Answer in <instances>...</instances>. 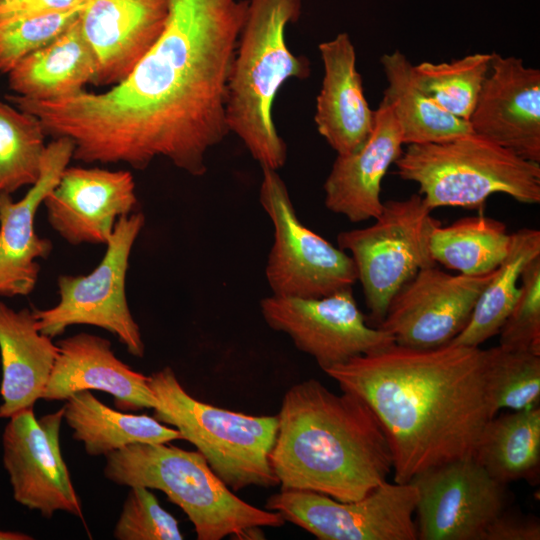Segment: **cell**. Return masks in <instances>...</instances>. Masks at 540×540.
I'll return each instance as SVG.
<instances>
[{
	"mask_svg": "<svg viewBox=\"0 0 540 540\" xmlns=\"http://www.w3.org/2000/svg\"><path fill=\"white\" fill-rule=\"evenodd\" d=\"M540 256V231L522 228L511 234L509 251L481 292L467 326L450 344L479 347L499 333L519 291L523 268Z\"/></svg>",
	"mask_w": 540,
	"mask_h": 540,
	"instance_id": "83f0119b",
	"label": "cell"
},
{
	"mask_svg": "<svg viewBox=\"0 0 540 540\" xmlns=\"http://www.w3.org/2000/svg\"><path fill=\"white\" fill-rule=\"evenodd\" d=\"M31 539H33V537L25 533L0 530V540H31Z\"/></svg>",
	"mask_w": 540,
	"mask_h": 540,
	"instance_id": "74e56055",
	"label": "cell"
},
{
	"mask_svg": "<svg viewBox=\"0 0 540 540\" xmlns=\"http://www.w3.org/2000/svg\"><path fill=\"white\" fill-rule=\"evenodd\" d=\"M80 16V15H79ZM96 59L79 17L55 40L19 62L9 73L16 95L39 101L80 93L96 75Z\"/></svg>",
	"mask_w": 540,
	"mask_h": 540,
	"instance_id": "cb8c5ba5",
	"label": "cell"
},
{
	"mask_svg": "<svg viewBox=\"0 0 540 540\" xmlns=\"http://www.w3.org/2000/svg\"><path fill=\"white\" fill-rule=\"evenodd\" d=\"M468 123L472 132L540 163V70L492 52Z\"/></svg>",
	"mask_w": 540,
	"mask_h": 540,
	"instance_id": "2e32d148",
	"label": "cell"
},
{
	"mask_svg": "<svg viewBox=\"0 0 540 540\" xmlns=\"http://www.w3.org/2000/svg\"><path fill=\"white\" fill-rule=\"evenodd\" d=\"M261 168L260 203L274 226L265 268L272 295L321 298L352 288L357 281L352 257L307 228L277 170Z\"/></svg>",
	"mask_w": 540,
	"mask_h": 540,
	"instance_id": "30bf717a",
	"label": "cell"
},
{
	"mask_svg": "<svg viewBox=\"0 0 540 540\" xmlns=\"http://www.w3.org/2000/svg\"><path fill=\"white\" fill-rule=\"evenodd\" d=\"M43 204L50 226L68 243L106 244L117 220L137 204L134 178L126 170L67 167Z\"/></svg>",
	"mask_w": 540,
	"mask_h": 540,
	"instance_id": "e0dca14e",
	"label": "cell"
},
{
	"mask_svg": "<svg viewBox=\"0 0 540 540\" xmlns=\"http://www.w3.org/2000/svg\"><path fill=\"white\" fill-rule=\"evenodd\" d=\"M260 310L271 329L286 333L323 371L395 343L391 334L366 323L352 288L321 298L271 295L261 300Z\"/></svg>",
	"mask_w": 540,
	"mask_h": 540,
	"instance_id": "7c38bea8",
	"label": "cell"
},
{
	"mask_svg": "<svg viewBox=\"0 0 540 540\" xmlns=\"http://www.w3.org/2000/svg\"><path fill=\"white\" fill-rule=\"evenodd\" d=\"M148 377L157 400L154 418L177 429L232 491L279 485L269 458L277 415L252 416L201 402L183 388L170 367Z\"/></svg>",
	"mask_w": 540,
	"mask_h": 540,
	"instance_id": "52a82bcc",
	"label": "cell"
},
{
	"mask_svg": "<svg viewBox=\"0 0 540 540\" xmlns=\"http://www.w3.org/2000/svg\"><path fill=\"white\" fill-rule=\"evenodd\" d=\"M88 0H11L0 4V21L65 11Z\"/></svg>",
	"mask_w": 540,
	"mask_h": 540,
	"instance_id": "8d00e7d4",
	"label": "cell"
},
{
	"mask_svg": "<svg viewBox=\"0 0 540 540\" xmlns=\"http://www.w3.org/2000/svg\"><path fill=\"white\" fill-rule=\"evenodd\" d=\"M63 419L73 430V438L84 445L90 456H106L134 443H168L182 439L177 429L154 417L114 410L90 390L66 399Z\"/></svg>",
	"mask_w": 540,
	"mask_h": 540,
	"instance_id": "d4e9b609",
	"label": "cell"
},
{
	"mask_svg": "<svg viewBox=\"0 0 540 540\" xmlns=\"http://www.w3.org/2000/svg\"><path fill=\"white\" fill-rule=\"evenodd\" d=\"M473 458L491 477L505 485L538 478L539 406L492 417L479 436Z\"/></svg>",
	"mask_w": 540,
	"mask_h": 540,
	"instance_id": "4316f807",
	"label": "cell"
},
{
	"mask_svg": "<svg viewBox=\"0 0 540 540\" xmlns=\"http://www.w3.org/2000/svg\"><path fill=\"white\" fill-rule=\"evenodd\" d=\"M423 197L383 202L380 215L367 227L342 231L338 247L351 253L366 306L376 327L395 294L420 270L435 266L429 241L441 222Z\"/></svg>",
	"mask_w": 540,
	"mask_h": 540,
	"instance_id": "ba28073f",
	"label": "cell"
},
{
	"mask_svg": "<svg viewBox=\"0 0 540 540\" xmlns=\"http://www.w3.org/2000/svg\"><path fill=\"white\" fill-rule=\"evenodd\" d=\"M309 379L284 395L270 464L280 490H307L341 502L363 498L387 480L393 459L369 406Z\"/></svg>",
	"mask_w": 540,
	"mask_h": 540,
	"instance_id": "3957f363",
	"label": "cell"
},
{
	"mask_svg": "<svg viewBox=\"0 0 540 540\" xmlns=\"http://www.w3.org/2000/svg\"><path fill=\"white\" fill-rule=\"evenodd\" d=\"M117 540H182L174 516L161 507L146 487H130L115 525Z\"/></svg>",
	"mask_w": 540,
	"mask_h": 540,
	"instance_id": "836d02e7",
	"label": "cell"
},
{
	"mask_svg": "<svg viewBox=\"0 0 540 540\" xmlns=\"http://www.w3.org/2000/svg\"><path fill=\"white\" fill-rule=\"evenodd\" d=\"M380 63L388 83L383 99L392 108L404 144L442 142L471 132L468 121L448 113L417 84L403 53L384 54Z\"/></svg>",
	"mask_w": 540,
	"mask_h": 540,
	"instance_id": "484cf974",
	"label": "cell"
},
{
	"mask_svg": "<svg viewBox=\"0 0 540 540\" xmlns=\"http://www.w3.org/2000/svg\"><path fill=\"white\" fill-rule=\"evenodd\" d=\"M301 0H248L227 87L226 122L261 167L277 170L287 145L273 120V103L290 79L310 75V62L289 49L286 31L299 20Z\"/></svg>",
	"mask_w": 540,
	"mask_h": 540,
	"instance_id": "277c9868",
	"label": "cell"
},
{
	"mask_svg": "<svg viewBox=\"0 0 540 540\" xmlns=\"http://www.w3.org/2000/svg\"><path fill=\"white\" fill-rule=\"evenodd\" d=\"M73 151L71 139L54 138L46 145L37 181L23 198L13 201L9 194H0V296H27L34 290L38 260L52 249L48 239L36 234L35 216L68 167Z\"/></svg>",
	"mask_w": 540,
	"mask_h": 540,
	"instance_id": "ac0fdd59",
	"label": "cell"
},
{
	"mask_svg": "<svg viewBox=\"0 0 540 540\" xmlns=\"http://www.w3.org/2000/svg\"><path fill=\"white\" fill-rule=\"evenodd\" d=\"M510 241L505 223L478 215L460 218L448 226H435L429 249L435 263L459 274L479 276L500 265Z\"/></svg>",
	"mask_w": 540,
	"mask_h": 540,
	"instance_id": "f1b7e54d",
	"label": "cell"
},
{
	"mask_svg": "<svg viewBox=\"0 0 540 540\" xmlns=\"http://www.w3.org/2000/svg\"><path fill=\"white\" fill-rule=\"evenodd\" d=\"M518 297L500 331L499 345L540 354V256L520 276Z\"/></svg>",
	"mask_w": 540,
	"mask_h": 540,
	"instance_id": "e575fe53",
	"label": "cell"
},
{
	"mask_svg": "<svg viewBox=\"0 0 540 540\" xmlns=\"http://www.w3.org/2000/svg\"><path fill=\"white\" fill-rule=\"evenodd\" d=\"M409 482L418 492L417 540H483L507 509V485L473 457L428 468Z\"/></svg>",
	"mask_w": 540,
	"mask_h": 540,
	"instance_id": "4fadbf2b",
	"label": "cell"
},
{
	"mask_svg": "<svg viewBox=\"0 0 540 540\" xmlns=\"http://www.w3.org/2000/svg\"><path fill=\"white\" fill-rule=\"evenodd\" d=\"M394 164L399 178L419 185L432 210H482L495 193L524 204L540 203V163L472 131L442 142L407 145Z\"/></svg>",
	"mask_w": 540,
	"mask_h": 540,
	"instance_id": "8992f818",
	"label": "cell"
},
{
	"mask_svg": "<svg viewBox=\"0 0 540 540\" xmlns=\"http://www.w3.org/2000/svg\"><path fill=\"white\" fill-rule=\"evenodd\" d=\"M540 523L536 517L505 509L489 526L483 540H539Z\"/></svg>",
	"mask_w": 540,
	"mask_h": 540,
	"instance_id": "d590c367",
	"label": "cell"
},
{
	"mask_svg": "<svg viewBox=\"0 0 540 540\" xmlns=\"http://www.w3.org/2000/svg\"><path fill=\"white\" fill-rule=\"evenodd\" d=\"M417 501L412 483L386 480L349 502L313 491L280 490L265 508L320 540H417Z\"/></svg>",
	"mask_w": 540,
	"mask_h": 540,
	"instance_id": "8fae6325",
	"label": "cell"
},
{
	"mask_svg": "<svg viewBox=\"0 0 540 540\" xmlns=\"http://www.w3.org/2000/svg\"><path fill=\"white\" fill-rule=\"evenodd\" d=\"M247 8L248 0H168L160 37L108 90L8 98L47 135L71 139L72 159L142 170L164 157L202 176L207 153L229 133L227 87Z\"/></svg>",
	"mask_w": 540,
	"mask_h": 540,
	"instance_id": "6da1fadb",
	"label": "cell"
},
{
	"mask_svg": "<svg viewBox=\"0 0 540 540\" xmlns=\"http://www.w3.org/2000/svg\"><path fill=\"white\" fill-rule=\"evenodd\" d=\"M492 53H474L450 62L413 66L417 84L451 115L468 121L489 73Z\"/></svg>",
	"mask_w": 540,
	"mask_h": 540,
	"instance_id": "4dcf8cb0",
	"label": "cell"
},
{
	"mask_svg": "<svg viewBox=\"0 0 540 540\" xmlns=\"http://www.w3.org/2000/svg\"><path fill=\"white\" fill-rule=\"evenodd\" d=\"M9 1H11V0H0V4H4V3L9 2Z\"/></svg>",
	"mask_w": 540,
	"mask_h": 540,
	"instance_id": "f35d334b",
	"label": "cell"
},
{
	"mask_svg": "<svg viewBox=\"0 0 540 540\" xmlns=\"http://www.w3.org/2000/svg\"><path fill=\"white\" fill-rule=\"evenodd\" d=\"M324 372L372 410L387 437L398 483L473 457L484 426L498 413L479 347L394 343Z\"/></svg>",
	"mask_w": 540,
	"mask_h": 540,
	"instance_id": "7a4b0ae2",
	"label": "cell"
},
{
	"mask_svg": "<svg viewBox=\"0 0 540 540\" xmlns=\"http://www.w3.org/2000/svg\"><path fill=\"white\" fill-rule=\"evenodd\" d=\"M484 351L488 388L496 410L537 407L540 401V354L501 345Z\"/></svg>",
	"mask_w": 540,
	"mask_h": 540,
	"instance_id": "1f68e13d",
	"label": "cell"
},
{
	"mask_svg": "<svg viewBox=\"0 0 540 540\" xmlns=\"http://www.w3.org/2000/svg\"><path fill=\"white\" fill-rule=\"evenodd\" d=\"M45 135L36 117L0 102V194L10 195L37 181Z\"/></svg>",
	"mask_w": 540,
	"mask_h": 540,
	"instance_id": "f546056e",
	"label": "cell"
},
{
	"mask_svg": "<svg viewBox=\"0 0 540 540\" xmlns=\"http://www.w3.org/2000/svg\"><path fill=\"white\" fill-rule=\"evenodd\" d=\"M168 0H89L79 21L96 59L92 84L113 86L133 70L164 30Z\"/></svg>",
	"mask_w": 540,
	"mask_h": 540,
	"instance_id": "d6986e66",
	"label": "cell"
},
{
	"mask_svg": "<svg viewBox=\"0 0 540 540\" xmlns=\"http://www.w3.org/2000/svg\"><path fill=\"white\" fill-rule=\"evenodd\" d=\"M144 223L142 213L120 217L102 260L89 274L58 277V303L49 309L33 310L42 334L54 338L69 326L92 325L115 335L131 355L143 357L140 328L127 303L126 274L133 244Z\"/></svg>",
	"mask_w": 540,
	"mask_h": 540,
	"instance_id": "9c48e42d",
	"label": "cell"
},
{
	"mask_svg": "<svg viewBox=\"0 0 540 540\" xmlns=\"http://www.w3.org/2000/svg\"><path fill=\"white\" fill-rule=\"evenodd\" d=\"M105 477L118 485L162 491L194 526L198 540L248 538L261 527H280L283 516L236 496L199 451L166 443H134L105 456Z\"/></svg>",
	"mask_w": 540,
	"mask_h": 540,
	"instance_id": "5b68a950",
	"label": "cell"
},
{
	"mask_svg": "<svg viewBox=\"0 0 540 540\" xmlns=\"http://www.w3.org/2000/svg\"><path fill=\"white\" fill-rule=\"evenodd\" d=\"M403 145L392 108L382 98L365 142L348 154L337 155L324 183L326 208L354 223L377 218L383 208L381 182L402 154Z\"/></svg>",
	"mask_w": 540,
	"mask_h": 540,
	"instance_id": "44dd1931",
	"label": "cell"
},
{
	"mask_svg": "<svg viewBox=\"0 0 540 540\" xmlns=\"http://www.w3.org/2000/svg\"><path fill=\"white\" fill-rule=\"evenodd\" d=\"M86 3L65 11L0 21V72L9 73L24 58L55 40L79 17Z\"/></svg>",
	"mask_w": 540,
	"mask_h": 540,
	"instance_id": "d6a6232c",
	"label": "cell"
},
{
	"mask_svg": "<svg viewBox=\"0 0 540 540\" xmlns=\"http://www.w3.org/2000/svg\"><path fill=\"white\" fill-rule=\"evenodd\" d=\"M63 407L36 419L33 408L11 418L2 435L3 465L14 499L45 518L63 511L82 517L60 446Z\"/></svg>",
	"mask_w": 540,
	"mask_h": 540,
	"instance_id": "5bb4252c",
	"label": "cell"
},
{
	"mask_svg": "<svg viewBox=\"0 0 540 540\" xmlns=\"http://www.w3.org/2000/svg\"><path fill=\"white\" fill-rule=\"evenodd\" d=\"M324 75L316 98L314 122L318 133L337 155L359 148L374 127L375 110L364 95L356 67V51L347 33L318 46Z\"/></svg>",
	"mask_w": 540,
	"mask_h": 540,
	"instance_id": "7402d4cb",
	"label": "cell"
},
{
	"mask_svg": "<svg viewBox=\"0 0 540 540\" xmlns=\"http://www.w3.org/2000/svg\"><path fill=\"white\" fill-rule=\"evenodd\" d=\"M57 346L58 356L42 399L66 400L92 389L111 394L115 406L124 411L157 406L149 377L118 359L106 338L81 332L60 340Z\"/></svg>",
	"mask_w": 540,
	"mask_h": 540,
	"instance_id": "ffe728a7",
	"label": "cell"
},
{
	"mask_svg": "<svg viewBox=\"0 0 540 540\" xmlns=\"http://www.w3.org/2000/svg\"><path fill=\"white\" fill-rule=\"evenodd\" d=\"M495 270L468 276L449 274L436 265L424 268L395 294L377 327L405 347L431 349L449 344L467 326Z\"/></svg>",
	"mask_w": 540,
	"mask_h": 540,
	"instance_id": "9a60e30c",
	"label": "cell"
},
{
	"mask_svg": "<svg viewBox=\"0 0 540 540\" xmlns=\"http://www.w3.org/2000/svg\"><path fill=\"white\" fill-rule=\"evenodd\" d=\"M58 352L52 338L38 330L33 311H17L0 301V418L9 419L42 399Z\"/></svg>",
	"mask_w": 540,
	"mask_h": 540,
	"instance_id": "603a6c76",
	"label": "cell"
}]
</instances>
